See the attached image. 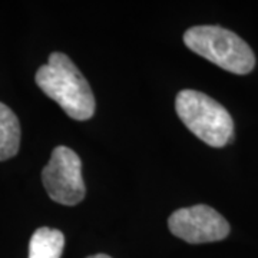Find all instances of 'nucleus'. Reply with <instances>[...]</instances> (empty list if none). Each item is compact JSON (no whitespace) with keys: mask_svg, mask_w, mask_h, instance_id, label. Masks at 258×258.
<instances>
[{"mask_svg":"<svg viewBox=\"0 0 258 258\" xmlns=\"http://www.w3.org/2000/svg\"><path fill=\"white\" fill-rule=\"evenodd\" d=\"M37 86L53 99L71 118L86 120L95 113V96L76 64L60 52H53L49 62L36 72Z\"/></svg>","mask_w":258,"mask_h":258,"instance_id":"1","label":"nucleus"},{"mask_svg":"<svg viewBox=\"0 0 258 258\" xmlns=\"http://www.w3.org/2000/svg\"><path fill=\"white\" fill-rule=\"evenodd\" d=\"M185 46L235 75L249 74L255 66L252 49L238 35L221 26H194L184 33Z\"/></svg>","mask_w":258,"mask_h":258,"instance_id":"2","label":"nucleus"},{"mask_svg":"<svg viewBox=\"0 0 258 258\" xmlns=\"http://www.w3.org/2000/svg\"><path fill=\"white\" fill-rule=\"evenodd\" d=\"M175 109L185 126L207 145L222 148L234 139L231 115L208 95L184 89L176 95Z\"/></svg>","mask_w":258,"mask_h":258,"instance_id":"3","label":"nucleus"},{"mask_svg":"<svg viewBox=\"0 0 258 258\" xmlns=\"http://www.w3.org/2000/svg\"><path fill=\"white\" fill-rule=\"evenodd\" d=\"M42 182L52 201L63 205L79 204L86 194L81 158L71 148L56 147L42 171Z\"/></svg>","mask_w":258,"mask_h":258,"instance_id":"4","label":"nucleus"},{"mask_svg":"<svg viewBox=\"0 0 258 258\" xmlns=\"http://www.w3.org/2000/svg\"><path fill=\"white\" fill-rule=\"evenodd\" d=\"M169 231L189 244L221 241L230 234V224L220 212L208 205H194L171 214Z\"/></svg>","mask_w":258,"mask_h":258,"instance_id":"5","label":"nucleus"},{"mask_svg":"<svg viewBox=\"0 0 258 258\" xmlns=\"http://www.w3.org/2000/svg\"><path fill=\"white\" fill-rule=\"evenodd\" d=\"M64 237L59 230L42 227L33 232L29 242V258H60Z\"/></svg>","mask_w":258,"mask_h":258,"instance_id":"6","label":"nucleus"},{"mask_svg":"<svg viewBox=\"0 0 258 258\" xmlns=\"http://www.w3.org/2000/svg\"><path fill=\"white\" fill-rule=\"evenodd\" d=\"M20 145V125L9 106L0 102V161L13 158Z\"/></svg>","mask_w":258,"mask_h":258,"instance_id":"7","label":"nucleus"},{"mask_svg":"<svg viewBox=\"0 0 258 258\" xmlns=\"http://www.w3.org/2000/svg\"><path fill=\"white\" fill-rule=\"evenodd\" d=\"M88 258H111L109 255H105V254H96V255H91Z\"/></svg>","mask_w":258,"mask_h":258,"instance_id":"8","label":"nucleus"}]
</instances>
